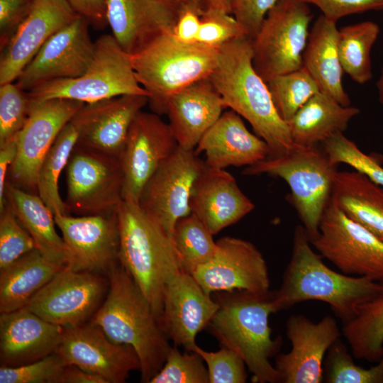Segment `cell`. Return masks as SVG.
I'll return each mask as SVG.
<instances>
[{
	"mask_svg": "<svg viewBox=\"0 0 383 383\" xmlns=\"http://www.w3.org/2000/svg\"><path fill=\"white\" fill-rule=\"evenodd\" d=\"M181 7L192 6L204 13V8L201 0H172Z\"/></svg>",
	"mask_w": 383,
	"mask_h": 383,
	"instance_id": "cell-55",
	"label": "cell"
},
{
	"mask_svg": "<svg viewBox=\"0 0 383 383\" xmlns=\"http://www.w3.org/2000/svg\"><path fill=\"white\" fill-rule=\"evenodd\" d=\"M105 299L90 320L113 342L131 345L140 362V381L150 383L171 348L152 307L134 279L119 263L107 272Z\"/></svg>",
	"mask_w": 383,
	"mask_h": 383,
	"instance_id": "cell-2",
	"label": "cell"
},
{
	"mask_svg": "<svg viewBox=\"0 0 383 383\" xmlns=\"http://www.w3.org/2000/svg\"><path fill=\"white\" fill-rule=\"evenodd\" d=\"M336 22L321 15L314 21L303 54V67L317 82L320 91L343 106L350 100L342 84L343 68L338 48Z\"/></svg>",
	"mask_w": 383,
	"mask_h": 383,
	"instance_id": "cell-29",
	"label": "cell"
},
{
	"mask_svg": "<svg viewBox=\"0 0 383 383\" xmlns=\"http://www.w3.org/2000/svg\"><path fill=\"white\" fill-rule=\"evenodd\" d=\"M245 37L240 25L231 13L204 11L196 42L218 48L234 39Z\"/></svg>",
	"mask_w": 383,
	"mask_h": 383,
	"instance_id": "cell-46",
	"label": "cell"
},
{
	"mask_svg": "<svg viewBox=\"0 0 383 383\" xmlns=\"http://www.w3.org/2000/svg\"><path fill=\"white\" fill-rule=\"evenodd\" d=\"M116 213L119 262L148 299L160 323L165 287L182 271L172 236L138 204L123 200Z\"/></svg>",
	"mask_w": 383,
	"mask_h": 383,
	"instance_id": "cell-4",
	"label": "cell"
},
{
	"mask_svg": "<svg viewBox=\"0 0 383 383\" xmlns=\"http://www.w3.org/2000/svg\"><path fill=\"white\" fill-rule=\"evenodd\" d=\"M278 0H231L230 13L245 36L252 40L258 33L267 14Z\"/></svg>",
	"mask_w": 383,
	"mask_h": 383,
	"instance_id": "cell-47",
	"label": "cell"
},
{
	"mask_svg": "<svg viewBox=\"0 0 383 383\" xmlns=\"http://www.w3.org/2000/svg\"><path fill=\"white\" fill-rule=\"evenodd\" d=\"M377 87L378 90L379 99L380 103L383 106V67L382 69L380 76L377 81Z\"/></svg>",
	"mask_w": 383,
	"mask_h": 383,
	"instance_id": "cell-56",
	"label": "cell"
},
{
	"mask_svg": "<svg viewBox=\"0 0 383 383\" xmlns=\"http://www.w3.org/2000/svg\"><path fill=\"white\" fill-rule=\"evenodd\" d=\"M192 351L198 353L206 364L209 383L246 382V365L233 350L223 347L216 352H209L195 344Z\"/></svg>",
	"mask_w": 383,
	"mask_h": 383,
	"instance_id": "cell-45",
	"label": "cell"
},
{
	"mask_svg": "<svg viewBox=\"0 0 383 383\" xmlns=\"http://www.w3.org/2000/svg\"><path fill=\"white\" fill-rule=\"evenodd\" d=\"M89 21L78 16L54 33L40 48L16 79L26 91L48 82L76 78L91 64L96 49Z\"/></svg>",
	"mask_w": 383,
	"mask_h": 383,
	"instance_id": "cell-15",
	"label": "cell"
},
{
	"mask_svg": "<svg viewBox=\"0 0 383 383\" xmlns=\"http://www.w3.org/2000/svg\"><path fill=\"white\" fill-rule=\"evenodd\" d=\"M337 166L321 145L294 144L281 155L269 156L246 167L243 174H268L284 179L290 188L289 200L311 241L318 233L321 216L331 196Z\"/></svg>",
	"mask_w": 383,
	"mask_h": 383,
	"instance_id": "cell-7",
	"label": "cell"
},
{
	"mask_svg": "<svg viewBox=\"0 0 383 383\" xmlns=\"http://www.w3.org/2000/svg\"><path fill=\"white\" fill-rule=\"evenodd\" d=\"M65 267L45 258L35 248L0 270V313L25 307Z\"/></svg>",
	"mask_w": 383,
	"mask_h": 383,
	"instance_id": "cell-33",
	"label": "cell"
},
{
	"mask_svg": "<svg viewBox=\"0 0 383 383\" xmlns=\"http://www.w3.org/2000/svg\"><path fill=\"white\" fill-rule=\"evenodd\" d=\"M225 109L209 78L199 80L172 94L166 112L179 147L194 150Z\"/></svg>",
	"mask_w": 383,
	"mask_h": 383,
	"instance_id": "cell-27",
	"label": "cell"
},
{
	"mask_svg": "<svg viewBox=\"0 0 383 383\" xmlns=\"http://www.w3.org/2000/svg\"><path fill=\"white\" fill-rule=\"evenodd\" d=\"M379 33L378 24L367 21L338 30V48L344 72L362 84L372 77L370 53Z\"/></svg>",
	"mask_w": 383,
	"mask_h": 383,
	"instance_id": "cell-36",
	"label": "cell"
},
{
	"mask_svg": "<svg viewBox=\"0 0 383 383\" xmlns=\"http://www.w3.org/2000/svg\"><path fill=\"white\" fill-rule=\"evenodd\" d=\"M331 199L350 219L383 241V188L357 171H338Z\"/></svg>",
	"mask_w": 383,
	"mask_h": 383,
	"instance_id": "cell-31",
	"label": "cell"
},
{
	"mask_svg": "<svg viewBox=\"0 0 383 383\" xmlns=\"http://www.w3.org/2000/svg\"><path fill=\"white\" fill-rule=\"evenodd\" d=\"M94 58L87 70L76 78L60 79L27 91L31 102L68 99L84 104L124 94H148L136 79L131 55L113 35L96 41Z\"/></svg>",
	"mask_w": 383,
	"mask_h": 383,
	"instance_id": "cell-8",
	"label": "cell"
},
{
	"mask_svg": "<svg viewBox=\"0 0 383 383\" xmlns=\"http://www.w3.org/2000/svg\"><path fill=\"white\" fill-rule=\"evenodd\" d=\"M5 199L32 237L36 249L49 260L67 265L65 241L55 230L53 213L42 199L7 181Z\"/></svg>",
	"mask_w": 383,
	"mask_h": 383,
	"instance_id": "cell-32",
	"label": "cell"
},
{
	"mask_svg": "<svg viewBox=\"0 0 383 383\" xmlns=\"http://www.w3.org/2000/svg\"><path fill=\"white\" fill-rule=\"evenodd\" d=\"M310 243L342 273L383 279V241L349 218L331 196L321 216L318 233Z\"/></svg>",
	"mask_w": 383,
	"mask_h": 383,
	"instance_id": "cell-10",
	"label": "cell"
},
{
	"mask_svg": "<svg viewBox=\"0 0 383 383\" xmlns=\"http://www.w3.org/2000/svg\"><path fill=\"white\" fill-rule=\"evenodd\" d=\"M78 131L70 121L61 130L39 170L37 192L53 215L70 214L58 188L60 176L76 146Z\"/></svg>",
	"mask_w": 383,
	"mask_h": 383,
	"instance_id": "cell-35",
	"label": "cell"
},
{
	"mask_svg": "<svg viewBox=\"0 0 383 383\" xmlns=\"http://www.w3.org/2000/svg\"><path fill=\"white\" fill-rule=\"evenodd\" d=\"M205 154L209 167L250 166L271 155L268 144L251 133L241 116L233 110L221 114L200 140L196 150Z\"/></svg>",
	"mask_w": 383,
	"mask_h": 383,
	"instance_id": "cell-28",
	"label": "cell"
},
{
	"mask_svg": "<svg viewBox=\"0 0 383 383\" xmlns=\"http://www.w3.org/2000/svg\"><path fill=\"white\" fill-rule=\"evenodd\" d=\"M79 16L66 0H34L1 55L0 85L16 80L43 44Z\"/></svg>",
	"mask_w": 383,
	"mask_h": 383,
	"instance_id": "cell-23",
	"label": "cell"
},
{
	"mask_svg": "<svg viewBox=\"0 0 383 383\" xmlns=\"http://www.w3.org/2000/svg\"><path fill=\"white\" fill-rule=\"evenodd\" d=\"M84 104L58 98L30 101L28 119L17 135V154L9 169L8 182L29 192L37 191L38 172L46 154L61 130Z\"/></svg>",
	"mask_w": 383,
	"mask_h": 383,
	"instance_id": "cell-12",
	"label": "cell"
},
{
	"mask_svg": "<svg viewBox=\"0 0 383 383\" xmlns=\"http://www.w3.org/2000/svg\"><path fill=\"white\" fill-rule=\"evenodd\" d=\"M313 14L301 0H278L251 40L252 65L266 82L303 67Z\"/></svg>",
	"mask_w": 383,
	"mask_h": 383,
	"instance_id": "cell-9",
	"label": "cell"
},
{
	"mask_svg": "<svg viewBox=\"0 0 383 383\" xmlns=\"http://www.w3.org/2000/svg\"><path fill=\"white\" fill-rule=\"evenodd\" d=\"M317 6L322 15L337 22L344 16L368 11L383 10V0H301Z\"/></svg>",
	"mask_w": 383,
	"mask_h": 383,
	"instance_id": "cell-48",
	"label": "cell"
},
{
	"mask_svg": "<svg viewBox=\"0 0 383 383\" xmlns=\"http://www.w3.org/2000/svg\"><path fill=\"white\" fill-rule=\"evenodd\" d=\"M55 353L67 365L97 374L107 383H123L132 371L140 370L133 347L111 341L90 322L64 328Z\"/></svg>",
	"mask_w": 383,
	"mask_h": 383,
	"instance_id": "cell-19",
	"label": "cell"
},
{
	"mask_svg": "<svg viewBox=\"0 0 383 383\" xmlns=\"http://www.w3.org/2000/svg\"><path fill=\"white\" fill-rule=\"evenodd\" d=\"M218 308L192 274L181 271L165 287L160 324L175 346L192 351L197 334L209 326Z\"/></svg>",
	"mask_w": 383,
	"mask_h": 383,
	"instance_id": "cell-22",
	"label": "cell"
},
{
	"mask_svg": "<svg viewBox=\"0 0 383 383\" xmlns=\"http://www.w3.org/2000/svg\"><path fill=\"white\" fill-rule=\"evenodd\" d=\"M150 383H209V377L198 353H182L177 346H171L162 367Z\"/></svg>",
	"mask_w": 383,
	"mask_h": 383,
	"instance_id": "cell-41",
	"label": "cell"
},
{
	"mask_svg": "<svg viewBox=\"0 0 383 383\" xmlns=\"http://www.w3.org/2000/svg\"><path fill=\"white\" fill-rule=\"evenodd\" d=\"M204 166L194 150L178 145L143 189L139 206L171 235L177 222L191 213V190Z\"/></svg>",
	"mask_w": 383,
	"mask_h": 383,
	"instance_id": "cell-14",
	"label": "cell"
},
{
	"mask_svg": "<svg viewBox=\"0 0 383 383\" xmlns=\"http://www.w3.org/2000/svg\"><path fill=\"white\" fill-rule=\"evenodd\" d=\"M109 285L108 278L99 274L65 267L33 296L25 308L63 328L78 326L93 316Z\"/></svg>",
	"mask_w": 383,
	"mask_h": 383,
	"instance_id": "cell-13",
	"label": "cell"
},
{
	"mask_svg": "<svg viewBox=\"0 0 383 383\" xmlns=\"http://www.w3.org/2000/svg\"><path fill=\"white\" fill-rule=\"evenodd\" d=\"M213 235L192 213L177 222L172 236L183 272L192 274L215 255L218 246Z\"/></svg>",
	"mask_w": 383,
	"mask_h": 383,
	"instance_id": "cell-37",
	"label": "cell"
},
{
	"mask_svg": "<svg viewBox=\"0 0 383 383\" xmlns=\"http://www.w3.org/2000/svg\"><path fill=\"white\" fill-rule=\"evenodd\" d=\"M323 382L327 383H383V353L370 368L356 365L347 346L337 340L328 349L323 362Z\"/></svg>",
	"mask_w": 383,
	"mask_h": 383,
	"instance_id": "cell-39",
	"label": "cell"
},
{
	"mask_svg": "<svg viewBox=\"0 0 383 383\" xmlns=\"http://www.w3.org/2000/svg\"><path fill=\"white\" fill-rule=\"evenodd\" d=\"M360 109L343 106L327 94L318 91L287 123L294 144L321 145L338 133H343Z\"/></svg>",
	"mask_w": 383,
	"mask_h": 383,
	"instance_id": "cell-30",
	"label": "cell"
},
{
	"mask_svg": "<svg viewBox=\"0 0 383 383\" xmlns=\"http://www.w3.org/2000/svg\"><path fill=\"white\" fill-rule=\"evenodd\" d=\"M218 48L198 42L184 43L173 33H166L131 55L136 79L147 91L152 111L165 114L172 94L208 78L216 67Z\"/></svg>",
	"mask_w": 383,
	"mask_h": 383,
	"instance_id": "cell-6",
	"label": "cell"
},
{
	"mask_svg": "<svg viewBox=\"0 0 383 383\" xmlns=\"http://www.w3.org/2000/svg\"><path fill=\"white\" fill-rule=\"evenodd\" d=\"M379 282L377 292L342 329L353 355L370 362H378L383 353V279Z\"/></svg>",
	"mask_w": 383,
	"mask_h": 383,
	"instance_id": "cell-34",
	"label": "cell"
},
{
	"mask_svg": "<svg viewBox=\"0 0 383 383\" xmlns=\"http://www.w3.org/2000/svg\"><path fill=\"white\" fill-rule=\"evenodd\" d=\"M204 11H217L230 13L231 0H201Z\"/></svg>",
	"mask_w": 383,
	"mask_h": 383,
	"instance_id": "cell-54",
	"label": "cell"
},
{
	"mask_svg": "<svg viewBox=\"0 0 383 383\" xmlns=\"http://www.w3.org/2000/svg\"><path fill=\"white\" fill-rule=\"evenodd\" d=\"M219 308L208 327L226 348L244 360L258 383H279L280 376L270 358L282 345L280 337L272 338L269 316L274 313L272 292H225L216 300Z\"/></svg>",
	"mask_w": 383,
	"mask_h": 383,
	"instance_id": "cell-5",
	"label": "cell"
},
{
	"mask_svg": "<svg viewBox=\"0 0 383 383\" xmlns=\"http://www.w3.org/2000/svg\"><path fill=\"white\" fill-rule=\"evenodd\" d=\"M34 0H0V44L3 50L28 16Z\"/></svg>",
	"mask_w": 383,
	"mask_h": 383,
	"instance_id": "cell-49",
	"label": "cell"
},
{
	"mask_svg": "<svg viewBox=\"0 0 383 383\" xmlns=\"http://www.w3.org/2000/svg\"><path fill=\"white\" fill-rule=\"evenodd\" d=\"M28 92L16 83L0 87V145L14 138L25 125L30 111Z\"/></svg>",
	"mask_w": 383,
	"mask_h": 383,
	"instance_id": "cell-42",
	"label": "cell"
},
{
	"mask_svg": "<svg viewBox=\"0 0 383 383\" xmlns=\"http://www.w3.org/2000/svg\"><path fill=\"white\" fill-rule=\"evenodd\" d=\"M182 8L172 0H107L106 18L118 43L131 55L173 33Z\"/></svg>",
	"mask_w": 383,
	"mask_h": 383,
	"instance_id": "cell-24",
	"label": "cell"
},
{
	"mask_svg": "<svg viewBox=\"0 0 383 383\" xmlns=\"http://www.w3.org/2000/svg\"><path fill=\"white\" fill-rule=\"evenodd\" d=\"M286 334L292 349L287 353L278 355L274 364L280 382H323L326 355L340 336L336 320L326 316L316 323L303 315H292L287 321Z\"/></svg>",
	"mask_w": 383,
	"mask_h": 383,
	"instance_id": "cell-21",
	"label": "cell"
},
{
	"mask_svg": "<svg viewBox=\"0 0 383 383\" xmlns=\"http://www.w3.org/2000/svg\"><path fill=\"white\" fill-rule=\"evenodd\" d=\"M35 248L32 237L6 201L0 211V270Z\"/></svg>",
	"mask_w": 383,
	"mask_h": 383,
	"instance_id": "cell-43",
	"label": "cell"
},
{
	"mask_svg": "<svg viewBox=\"0 0 383 383\" xmlns=\"http://www.w3.org/2000/svg\"><path fill=\"white\" fill-rule=\"evenodd\" d=\"M148 103L147 95L124 94L84 104L70 120L76 145L121 160L132 122Z\"/></svg>",
	"mask_w": 383,
	"mask_h": 383,
	"instance_id": "cell-20",
	"label": "cell"
},
{
	"mask_svg": "<svg viewBox=\"0 0 383 383\" xmlns=\"http://www.w3.org/2000/svg\"><path fill=\"white\" fill-rule=\"evenodd\" d=\"M331 162L346 164L383 188V167L378 159L362 151L351 140L338 133L321 145Z\"/></svg>",
	"mask_w": 383,
	"mask_h": 383,
	"instance_id": "cell-40",
	"label": "cell"
},
{
	"mask_svg": "<svg viewBox=\"0 0 383 383\" xmlns=\"http://www.w3.org/2000/svg\"><path fill=\"white\" fill-rule=\"evenodd\" d=\"M216 243L215 255L192 273L207 294L236 290L254 294L270 292L266 261L252 243L229 236Z\"/></svg>",
	"mask_w": 383,
	"mask_h": 383,
	"instance_id": "cell-16",
	"label": "cell"
},
{
	"mask_svg": "<svg viewBox=\"0 0 383 383\" xmlns=\"http://www.w3.org/2000/svg\"><path fill=\"white\" fill-rule=\"evenodd\" d=\"M18 150L17 135L0 145V211L5 204V188L6 177L13 164Z\"/></svg>",
	"mask_w": 383,
	"mask_h": 383,
	"instance_id": "cell-52",
	"label": "cell"
},
{
	"mask_svg": "<svg viewBox=\"0 0 383 383\" xmlns=\"http://www.w3.org/2000/svg\"><path fill=\"white\" fill-rule=\"evenodd\" d=\"M177 147L169 123L155 113L140 111L130 127L121 157L123 200L138 204L148 181Z\"/></svg>",
	"mask_w": 383,
	"mask_h": 383,
	"instance_id": "cell-18",
	"label": "cell"
},
{
	"mask_svg": "<svg viewBox=\"0 0 383 383\" xmlns=\"http://www.w3.org/2000/svg\"><path fill=\"white\" fill-rule=\"evenodd\" d=\"M64 328L25 307L0 315V363L18 367L55 353Z\"/></svg>",
	"mask_w": 383,
	"mask_h": 383,
	"instance_id": "cell-26",
	"label": "cell"
},
{
	"mask_svg": "<svg viewBox=\"0 0 383 383\" xmlns=\"http://www.w3.org/2000/svg\"><path fill=\"white\" fill-rule=\"evenodd\" d=\"M77 13L85 18L96 28L108 24L107 0H66Z\"/></svg>",
	"mask_w": 383,
	"mask_h": 383,
	"instance_id": "cell-51",
	"label": "cell"
},
{
	"mask_svg": "<svg viewBox=\"0 0 383 383\" xmlns=\"http://www.w3.org/2000/svg\"><path fill=\"white\" fill-rule=\"evenodd\" d=\"M202 14L194 7H182L174 29V35L184 43L196 42Z\"/></svg>",
	"mask_w": 383,
	"mask_h": 383,
	"instance_id": "cell-50",
	"label": "cell"
},
{
	"mask_svg": "<svg viewBox=\"0 0 383 383\" xmlns=\"http://www.w3.org/2000/svg\"><path fill=\"white\" fill-rule=\"evenodd\" d=\"M189 204L190 213L213 235L235 223L255 208L231 174L206 162L193 184Z\"/></svg>",
	"mask_w": 383,
	"mask_h": 383,
	"instance_id": "cell-25",
	"label": "cell"
},
{
	"mask_svg": "<svg viewBox=\"0 0 383 383\" xmlns=\"http://www.w3.org/2000/svg\"><path fill=\"white\" fill-rule=\"evenodd\" d=\"M67 250L66 267L74 271L107 272L119 263L116 211L89 216H54Z\"/></svg>",
	"mask_w": 383,
	"mask_h": 383,
	"instance_id": "cell-17",
	"label": "cell"
},
{
	"mask_svg": "<svg viewBox=\"0 0 383 383\" xmlns=\"http://www.w3.org/2000/svg\"><path fill=\"white\" fill-rule=\"evenodd\" d=\"M59 383H107L101 377L87 372L76 365H66Z\"/></svg>",
	"mask_w": 383,
	"mask_h": 383,
	"instance_id": "cell-53",
	"label": "cell"
},
{
	"mask_svg": "<svg viewBox=\"0 0 383 383\" xmlns=\"http://www.w3.org/2000/svg\"><path fill=\"white\" fill-rule=\"evenodd\" d=\"M209 78L225 108L246 119L256 135L268 144L270 156L281 155L294 145L266 82L253 67L251 40L238 38L220 46L216 67Z\"/></svg>",
	"mask_w": 383,
	"mask_h": 383,
	"instance_id": "cell-3",
	"label": "cell"
},
{
	"mask_svg": "<svg viewBox=\"0 0 383 383\" xmlns=\"http://www.w3.org/2000/svg\"><path fill=\"white\" fill-rule=\"evenodd\" d=\"M66 363L56 353L18 367H0V383H59Z\"/></svg>",
	"mask_w": 383,
	"mask_h": 383,
	"instance_id": "cell-44",
	"label": "cell"
},
{
	"mask_svg": "<svg viewBox=\"0 0 383 383\" xmlns=\"http://www.w3.org/2000/svg\"><path fill=\"white\" fill-rule=\"evenodd\" d=\"M65 169L69 213L89 216L117 210L123 200L121 160L76 145Z\"/></svg>",
	"mask_w": 383,
	"mask_h": 383,
	"instance_id": "cell-11",
	"label": "cell"
},
{
	"mask_svg": "<svg viewBox=\"0 0 383 383\" xmlns=\"http://www.w3.org/2000/svg\"><path fill=\"white\" fill-rule=\"evenodd\" d=\"M265 82L278 114L287 123L310 98L320 91L317 82L304 67L274 76Z\"/></svg>",
	"mask_w": 383,
	"mask_h": 383,
	"instance_id": "cell-38",
	"label": "cell"
},
{
	"mask_svg": "<svg viewBox=\"0 0 383 383\" xmlns=\"http://www.w3.org/2000/svg\"><path fill=\"white\" fill-rule=\"evenodd\" d=\"M379 281L339 273L328 267L311 248L303 226L294 232L290 261L280 287L272 292L274 313L307 301L328 304L343 323L378 291Z\"/></svg>",
	"mask_w": 383,
	"mask_h": 383,
	"instance_id": "cell-1",
	"label": "cell"
}]
</instances>
